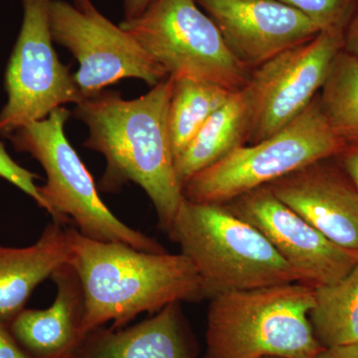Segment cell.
Segmentation results:
<instances>
[{
  "label": "cell",
  "instance_id": "cell-1",
  "mask_svg": "<svg viewBox=\"0 0 358 358\" xmlns=\"http://www.w3.org/2000/svg\"><path fill=\"white\" fill-rule=\"evenodd\" d=\"M173 79L167 76L148 93L124 100L103 90L76 105L74 115L89 129L84 147L100 152L107 169L100 187L117 192L126 183L141 186L154 204L159 225L169 232L185 200L174 169L169 127Z\"/></svg>",
  "mask_w": 358,
  "mask_h": 358
},
{
  "label": "cell",
  "instance_id": "cell-6",
  "mask_svg": "<svg viewBox=\"0 0 358 358\" xmlns=\"http://www.w3.org/2000/svg\"><path fill=\"white\" fill-rule=\"evenodd\" d=\"M345 145L322 114L317 94L307 109L274 136L241 145L192 176L183 186V195L197 203L225 204L317 160L336 157Z\"/></svg>",
  "mask_w": 358,
  "mask_h": 358
},
{
  "label": "cell",
  "instance_id": "cell-10",
  "mask_svg": "<svg viewBox=\"0 0 358 358\" xmlns=\"http://www.w3.org/2000/svg\"><path fill=\"white\" fill-rule=\"evenodd\" d=\"M50 26L53 41L67 48L79 63L74 78L85 99L122 79L134 78L155 87L167 77L131 35L95 7L82 11L68 2L52 0Z\"/></svg>",
  "mask_w": 358,
  "mask_h": 358
},
{
  "label": "cell",
  "instance_id": "cell-15",
  "mask_svg": "<svg viewBox=\"0 0 358 358\" xmlns=\"http://www.w3.org/2000/svg\"><path fill=\"white\" fill-rule=\"evenodd\" d=\"M73 358H196V348L174 303L136 326L96 327Z\"/></svg>",
  "mask_w": 358,
  "mask_h": 358
},
{
  "label": "cell",
  "instance_id": "cell-4",
  "mask_svg": "<svg viewBox=\"0 0 358 358\" xmlns=\"http://www.w3.org/2000/svg\"><path fill=\"white\" fill-rule=\"evenodd\" d=\"M167 234L196 268L204 299L301 282L262 233L225 205L197 203L185 197Z\"/></svg>",
  "mask_w": 358,
  "mask_h": 358
},
{
  "label": "cell",
  "instance_id": "cell-19",
  "mask_svg": "<svg viewBox=\"0 0 358 358\" xmlns=\"http://www.w3.org/2000/svg\"><path fill=\"white\" fill-rule=\"evenodd\" d=\"M234 93L208 82L188 78L173 79L169 127L174 159L189 145L209 117L222 108Z\"/></svg>",
  "mask_w": 358,
  "mask_h": 358
},
{
  "label": "cell",
  "instance_id": "cell-9",
  "mask_svg": "<svg viewBox=\"0 0 358 358\" xmlns=\"http://www.w3.org/2000/svg\"><path fill=\"white\" fill-rule=\"evenodd\" d=\"M343 32L338 28L322 30L252 70L245 87L251 109L246 145L274 136L307 109L343 49Z\"/></svg>",
  "mask_w": 358,
  "mask_h": 358
},
{
  "label": "cell",
  "instance_id": "cell-8",
  "mask_svg": "<svg viewBox=\"0 0 358 358\" xmlns=\"http://www.w3.org/2000/svg\"><path fill=\"white\" fill-rule=\"evenodd\" d=\"M52 0H22L20 35L7 64V102L0 112V138L41 121L66 103L79 105L85 96L59 60L50 26Z\"/></svg>",
  "mask_w": 358,
  "mask_h": 358
},
{
  "label": "cell",
  "instance_id": "cell-21",
  "mask_svg": "<svg viewBox=\"0 0 358 358\" xmlns=\"http://www.w3.org/2000/svg\"><path fill=\"white\" fill-rule=\"evenodd\" d=\"M301 11L324 29H345L358 0H278Z\"/></svg>",
  "mask_w": 358,
  "mask_h": 358
},
{
  "label": "cell",
  "instance_id": "cell-7",
  "mask_svg": "<svg viewBox=\"0 0 358 358\" xmlns=\"http://www.w3.org/2000/svg\"><path fill=\"white\" fill-rule=\"evenodd\" d=\"M167 76L244 89L252 70L229 50L213 20L195 0H154L138 17L120 24Z\"/></svg>",
  "mask_w": 358,
  "mask_h": 358
},
{
  "label": "cell",
  "instance_id": "cell-18",
  "mask_svg": "<svg viewBox=\"0 0 358 358\" xmlns=\"http://www.w3.org/2000/svg\"><path fill=\"white\" fill-rule=\"evenodd\" d=\"M310 320L324 348L358 343V262L339 281L315 288Z\"/></svg>",
  "mask_w": 358,
  "mask_h": 358
},
{
  "label": "cell",
  "instance_id": "cell-22",
  "mask_svg": "<svg viewBox=\"0 0 358 358\" xmlns=\"http://www.w3.org/2000/svg\"><path fill=\"white\" fill-rule=\"evenodd\" d=\"M0 178L20 188L21 192L31 197L39 207L47 211V205L40 194L39 186L35 183V180L39 178L38 176L14 162L3 143H0Z\"/></svg>",
  "mask_w": 358,
  "mask_h": 358
},
{
  "label": "cell",
  "instance_id": "cell-17",
  "mask_svg": "<svg viewBox=\"0 0 358 358\" xmlns=\"http://www.w3.org/2000/svg\"><path fill=\"white\" fill-rule=\"evenodd\" d=\"M250 120L249 94L244 88L235 92L230 100L209 117L189 145L174 159L176 178L182 189L195 174L246 145Z\"/></svg>",
  "mask_w": 358,
  "mask_h": 358
},
{
  "label": "cell",
  "instance_id": "cell-3",
  "mask_svg": "<svg viewBox=\"0 0 358 358\" xmlns=\"http://www.w3.org/2000/svg\"><path fill=\"white\" fill-rule=\"evenodd\" d=\"M210 301L204 358H315L324 350L310 320L313 287L289 282Z\"/></svg>",
  "mask_w": 358,
  "mask_h": 358
},
{
  "label": "cell",
  "instance_id": "cell-24",
  "mask_svg": "<svg viewBox=\"0 0 358 358\" xmlns=\"http://www.w3.org/2000/svg\"><path fill=\"white\" fill-rule=\"evenodd\" d=\"M0 358H35L15 341L8 327L0 324Z\"/></svg>",
  "mask_w": 358,
  "mask_h": 358
},
{
  "label": "cell",
  "instance_id": "cell-23",
  "mask_svg": "<svg viewBox=\"0 0 358 358\" xmlns=\"http://www.w3.org/2000/svg\"><path fill=\"white\" fill-rule=\"evenodd\" d=\"M358 192V143H348L336 157Z\"/></svg>",
  "mask_w": 358,
  "mask_h": 358
},
{
  "label": "cell",
  "instance_id": "cell-2",
  "mask_svg": "<svg viewBox=\"0 0 358 358\" xmlns=\"http://www.w3.org/2000/svg\"><path fill=\"white\" fill-rule=\"evenodd\" d=\"M69 263L85 296L84 331L113 322L121 329L143 313L204 299L196 268L180 254L150 253L121 242H106L68 229Z\"/></svg>",
  "mask_w": 358,
  "mask_h": 358
},
{
  "label": "cell",
  "instance_id": "cell-14",
  "mask_svg": "<svg viewBox=\"0 0 358 358\" xmlns=\"http://www.w3.org/2000/svg\"><path fill=\"white\" fill-rule=\"evenodd\" d=\"M51 279L57 293L50 307L24 308L9 324L8 329L33 357L73 358L87 336L83 287L70 263L61 265Z\"/></svg>",
  "mask_w": 358,
  "mask_h": 358
},
{
  "label": "cell",
  "instance_id": "cell-27",
  "mask_svg": "<svg viewBox=\"0 0 358 358\" xmlns=\"http://www.w3.org/2000/svg\"><path fill=\"white\" fill-rule=\"evenodd\" d=\"M154 0H124L126 20H134L140 16Z\"/></svg>",
  "mask_w": 358,
  "mask_h": 358
},
{
  "label": "cell",
  "instance_id": "cell-5",
  "mask_svg": "<svg viewBox=\"0 0 358 358\" xmlns=\"http://www.w3.org/2000/svg\"><path fill=\"white\" fill-rule=\"evenodd\" d=\"M71 113L64 107L33 122L9 136L15 150L29 154L43 167L47 181L40 194L53 221L76 223L78 231L99 241L121 242L150 253L166 249L152 238L129 227L103 203L76 150L66 138Z\"/></svg>",
  "mask_w": 358,
  "mask_h": 358
},
{
  "label": "cell",
  "instance_id": "cell-26",
  "mask_svg": "<svg viewBox=\"0 0 358 358\" xmlns=\"http://www.w3.org/2000/svg\"><path fill=\"white\" fill-rule=\"evenodd\" d=\"M315 358H358V343L324 348Z\"/></svg>",
  "mask_w": 358,
  "mask_h": 358
},
{
  "label": "cell",
  "instance_id": "cell-11",
  "mask_svg": "<svg viewBox=\"0 0 358 358\" xmlns=\"http://www.w3.org/2000/svg\"><path fill=\"white\" fill-rule=\"evenodd\" d=\"M223 205L260 231L298 273L301 282L313 288L339 281L358 262V254L329 241L278 199L267 185Z\"/></svg>",
  "mask_w": 358,
  "mask_h": 358
},
{
  "label": "cell",
  "instance_id": "cell-28",
  "mask_svg": "<svg viewBox=\"0 0 358 358\" xmlns=\"http://www.w3.org/2000/svg\"><path fill=\"white\" fill-rule=\"evenodd\" d=\"M75 6L77 7L78 9L82 11L88 10V9L94 7L92 2L90 0H74Z\"/></svg>",
  "mask_w": 358,
  "mask_h": 358
},
{
  "label": "cell",
  "instance_id": "cell-13",
  "mask_svg": "<svg viewBox=\"0 0 358 358\" xmlns=\"http://www.w3.org/2000/svg\"><path fill=\"white\" fill-rule=\"evenodd\" d=\"M267 186L329 241L358 254V192L336 157L317 160Z\"/></svg>",
  "mask_w": 358,
  "mask_h": 358
},
{
  "label": "cell",
  "instance_id": "cell-25",
  "mask_svg": "<svg viewBox=\"0 0 358 358\" xmlns=\"http://www.w3.org/2000/svg\"><path fill=\"white\" fill-rule=\"evenodd\" d=\"M343 50L358 60V4L343 32Z\"/></svg>",
  "mask_w": 358,
  "mask_h": 358
},
{
  "label": "cell",
  "instance_id": "cell-16",
  "mask_svg": "<svg viewBox=\"0 0 358 358\" xmlns=\"http://www.w3.org/2000/svg\"><path fill=\"white\" fill-rule=\"evenodd\" d=\"M69 261L68 229L55 221L46 226L31 246H0V324L8 327L24 310L36 287Z\"/></svg>",
  "mask_w": 358,
  "mask_h": 358
},
{
  "label": "cell",
  "instance_id": "cell-12",
  "mask_svg": "<svg viewBox=\"0 0 358 358\" xmlns=\"http://www.w3.org/2000/svg\"><path fill=\"white\" fill-rule=\"evenodd\" d=\"M217 26L233 55L253 70L317 36L322 28L278 0H195Z\"/></svg>",
  "mask_w": 358,
  "mask_h": 358
},
{
  "label": "cell",
  "instance_id": "cell-29",
  "mask_svg": "<svg viewBox=\"0 0 358 358\" xmlns=\"http://www.w3.org/2000/svg\"><path fill=\"white\" fill-rule=\"evenodd\" d=\"M262 358H287V357H266Z\"/></svg>",
  "mask_w": 358,
  "mask_h": 358
},
{
  "label": "cell",
  "instance_id": "cell-20",
  "mask_svg": "<svg viewBox=\"0 0 358 358\" xmlns=\"http://www.w3.org/2000/svg\"><path fill=\"white\" fill-rule=\"evenodd\" d=\"M320 110L346 145L358 143V60L341 50L319 93Z\"/></svg>",
  "mask_w": 358,
  "mask_h": 358
}]
</instances>
